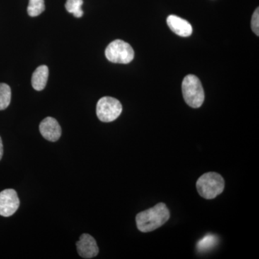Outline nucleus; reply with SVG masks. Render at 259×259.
I'll return each instance as SVG.
<instances>
[{"label": "nucleus", "mask_w": 259, "mask_h": 259, "mask_svg": "<svg viewBox=\"0 0 259 259\" xmlns=\"http://www.w3.org/2000/svg\"><path fill=\"white\" fill-rule=\"evenodd\" d=\"M170 218L169 209L166 204L158 203L153 207L139 213L136 215L138 229L142 233H148L158 229Z\"/></svg>", "instance_id": "f257e3e1"}, {"label": "nucleus", "mask_w": 259, "mask_h": 259, "mask_svg": "<svg viewBox=\"0 0 259 259\" xmlns=\"http://www.w3.org/2000/svg\"><path fill=\"white\" fill-rule=\"evenodd\" d=\"M196 186L201 197L204 199H212L224 190L225 181L219 174L208 172L199 177Z\"/></svg>", "instance_id": "f03ea898"}, {"label": "nucleus", "mask_w": 259, "mask_h": 259, "mask_svg": "<svg viewBox=\"0 0 259 259\" xmlns=\"http://www.w3.org/2000/svg\"><path fill=\"white\" fill-rule=\"evenodd\" d=\"M186 103L192 108H199L204 101V92L200 80L194 75H187L182 85Z\"/></svg>", "instance_id": "7ed1b4c3"}, {"label": "nucleus", "mask_w": 259, "mask_h": 259, "mask_svg": "<svg viewBox=\"0 0 259 259\" xmlns=\"http://www.w3.org/2000/svg\"><path fill=\"white\" fill-rule=\"evenodd\" d=\"M134 55L131 46L122 40H115L110 42L105 50L107 60L115 64H129L134 60Z\"/></svg>", "instance_id": "20e7f679"}, {"label": "nucleus", "mask_w": 259, "mask_h": 259, "mask_svg": "<svg viewBox=\"0 0 259 259\" xmlns=\"http://www.w3.org/2000/svg\"><path fill=\"white\" fill-rule=\"evenodd\" d=\"M122 107L120 102L111 97H104L97 102V115L104 122L115 120L120 115Z\"/></svg>", "instance_id": "39448f33"}, {"label": "nucleus", "mask_w": 259, "mask_h": 259, "mask_svg": "<svg viewBox=\"0 0 259 259\" xmlns=\"http://www.w3.org/2000/svg\"><path fill=\"white\" fill-rule=\"evenodd\" d=\"M20 207V199L16 191L7 189L0 192V215L10 217Z\"/></svg>", "instance_id": "423d86ee"}, {"label": "nucleus", "mask_w": 259, "mask_h": 259, "mask_svg": "<svg viewBox=\"0 0 259 259\" xmlns=\"http://www.w3.org/2000/svg\"><path fill=\"white\" fill-rule=\"evenodd\" d=\"M78 253L83 258H93L99 253L97 242L93 236L89 234H82L79 241L76 243Z\"/></svg>", "instance_id": "0eeeda50"}, {"label": "nucleus", "mask_w": 259, "mask_h": 259, "mask_svg": "<svg viewBox=\"0 0 259 259\" xmlns=\"http://www.w3.org/2000/svg\"><path fill=\"white\" fill-rule=\"evenodd\" d=\"M40 134L44 139L51 142H56L60 139L61 128L58 121L55 118L48 117L40 122L39 126Z\"/></svg>", "instance_id": "6e6552de"}, {"label": "nucleus", "mask_w": 259, "mask_h": 259, "mask_svg": "<svg viewBox=\"0 0 259 259\" xmlns=\"http://www.w3.org/2000/svg\"><path fill=\"white\" fill-rule=\"evenodd\" d=\"M167 25L172 31L182 37H188L192 35V27L191 24L185 19L177 15H169L167 18Z\"/></svg>", "instance_id": "1a4fd4ad"}, {"label": "nucleus", "mask_w": 259, "mask_h": 259, "mask_svg": "<svg viewBox=\"0 0 259 259\" xmlns=\"http://www.w3.org/2000/svg\"><path fill=\"white\" fill-rule=\"evenodd\" d=\"M49 68L46 65L39 66L34 71L32 76V86L37 91H41L47 86L49 79Z\"/></svg>", "instance_id": "9d476101"}, {"label": "nucleus", "mask_w": 259, "mask_h": 259, "mask_svg": "<svg viewBox=\"0 0 259 259\" xmlns=\"http://www.w3.org/2000/svg\"><path fill=\"white\" fill-rule=\"evenodd\" d=\"M11 101V89L7 83H0V110H5Z\"/></svg>", "instance_id": "9b49d317"}, {"label": "nucleus", "mask_w": 259, "mask_h": 259, "mask_svg": "<svg viewBox=\"0 0 259 259\" xmlns=\"http://www.w3.org/2000/svg\"><path fill=\"white\" fill-rule=\"evenodd\" d=\"M83 0H67L65 7L69 13H72L74 17L79 18L83 14V10H81Z\"/></svg>", "instance_id": "f8f14e48"}, {"label": "nucleus", "mask_w": 259, "mask_h": 259, "mask_svg": "<svg viewBox=\"0 0 259 259\" xmlns=\"http://www.w3.org/2000/svg\"><path fill=\"white\" fill-rule=\"evenodd\" d=\"M45 10L44 0H29L28 13L30 17H36Z\"/></svg>", "instance_id": "ddd939ff"}, {"label": "nucleus", "mask_w": 259, "mask_h": 259, "mask_svg": "<svg viewBox=\"0 0 259 259\" xmlns=\"http://www.w3.org/2000/svg\"><path fill=\"white\" fill-rule=\"evenodd\" d=\"M217 241V237L214 236V235H207L202 239L198 241V243H197V248H198L199 251L208 250L216 245Z\"/></svg>", "instance_id": "4468645a"}, {"label": "nucleus", "mask_w": 259, "mask_h": 259, "mask_svg": "<svg viewBox=\"0 0 259 259\" xmlns=\"http://www.w3.org/2000/svg\"><path fill=\"white\" fill-rule=\"evenodd\" d=\"M251 28L256 35H259V9L257 8L252 16Z\"/></svg>", "instance_id": "2eb2a0df"}, {"label": "nucleus", "mask_w": 259, "mask_h": 259, "mask_svg": "<svg viewBox=\"0 0 259 259\" xmlns=\"http://www.w3.org/2000/svg\"><path fill=\"white\" fill-rule=\"evenodd\" d=\"M3 156V141H2L1 137H0V160L2 159Z\"/></svg>", "instance_id": "dca6fc26"}]
</instances>
